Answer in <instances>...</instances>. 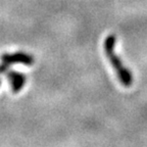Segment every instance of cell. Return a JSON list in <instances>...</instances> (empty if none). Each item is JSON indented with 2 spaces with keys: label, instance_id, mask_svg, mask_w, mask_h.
Wrapping results in <instances>:
<instances>
[{
  "label": "cell",
  "instance_id": "cell-2",
  "mask_svg": "<svg viewBox=\"0 0 147 147\" xmlns=\"http://www.w3.org/2000/svg\"><path fill=\"white\" fill-rule=\"evenodd\" d=\"M7 79L10 82L13 93H18V92L21 91V89L24 87L26 83V77L22 73H18V71L16 73V71H9V73H7Z\"/></svg>",
  "mask_w": 147,
  "mask_h": 147
},
{
  "label": "cell",
  "instance_id": "cell-1",
  "mask_svg": "<svg viewBox=\"0 0 147 147\" xmlns=\"http://www.w3.org/2000/svg\"><path fill=\"white\" fill-rule=\"evenodd\" d=\"M115 36L109 35L104 41V51L105 54L107 55V58L109 62L111 63L113 67L115 69L117 76L119 78V82L122 83L125 87H130L133 83V78H132V74L124 67L121 59L117 55L115 51Z\"/></svg>",
  "mask_w": 147,
  "mask_h": 147
},
{
  "label": "cell",
  "instance_id": "cell-3",
  "mask_svg": "<svg viewBox=\"0 0 147 147\" xmlns=\"http://www.w3.org/2000/svg\"><path fill=\"white\" fill-rule=\"evenodd\" d=\"M0 85H1V80H0Z\"/></svg>",
  "mask_w": 147,
  "mask_h": 147
}]
</instances>
